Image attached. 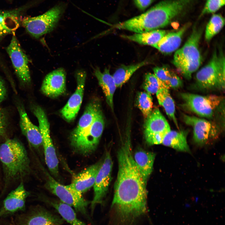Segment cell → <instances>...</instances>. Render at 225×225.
Instances as JSON below:
<instances>
[{"label": "cell", "instance_id": "obj_1", "mask_svg": "<svg viewBox=\"0 0 225 225\" xmlns=\"http://www.w3.org/2000/svg\"><path fill=\"white\" fill-rule=\"evenodd\" d=\"M128 136L117 152L118 170L111 209L118 225H131L147 212L146 182L133 158Z\"/></svg>", "mask_w": 225, "mask_h": 225}, {"label": "cell", "instance_id": "obj_2", "mask_svg": "<svg viewBox=\"0 0 225 225\" xmlns=\"http://www.w3.org/2000/svg\"><path fill=\"white\" fill-rule=\"evenodd\" d=\"M0 161L4 174V191L11 184L22 180L31 172L30 161L26 150L16 139H8L0 145Z\"/></svg>", "mask_w": 225, "mask_h": 225}, {"label": "cell", "instance_id": "obj_3", "mask_svg": "<svg viewBox=\"0 0 225 225\" xmlns=\"http://www.w3.org/2000/svg\"><path fill=\"white\" fill-rule=\"evenodd\" d=\"M202 33V29L194 28L185 43L174 55L173 64L187 79L191 78L202 62L199 44Z\"/></svg>", "mask_w": 225, "mask_h": 225}, {"label": "cell", "instance_id": "obj_4", "mask_svg": "<svg viewBox=\"0 0 225 225\" xmlns=\"http://www.w3.org/2000/svg\"><path fill=\"white\" fill-rule=\"evenodd\" d=\"M225 57L222 51H214L208 62L196 75L197 86L203 90H223L225 88Z\"/></svg>", "mask_w": 225, "mask_h": 225}, {"label": "cell", "instance_id": "obj_5", "mask_svg": "<svg viewBox=\"0 0 225 225\" xmlns=\"http://www.w3.org/2000/svg\"><path fill=\"white\" fill-rule=\"evenodd\" d=\"M65 8L64 4L60 3L42 15L25 17L23 19L22 25L30 34L38 38L54 29Z\"/></svg>", "mask_w": 225, "mask_h": 225}, {"label": "cell", "instance_id": "obj_6", "mask_svg": "<svg viewBox=\"0 0 225 225\" xmlns=\"http://www.w3.org/2000/svg\"><path fill=\"white\" fill-rule=\"evenodd\" d=\"M46 187L61 202L73 208L76 211L85 214L89 202L83 198L82 193L77 191L71 183L62 184L56 181L47 171Z\"/></svg>", "mask_w": 225, "mask_h": 225}, {"label": "cell", "instance_id": "obj_7", "mask_svg": "<svg viewBox=\"0 0 225 225\" xmlns=\"http://www.w3.org/2000/svg\"><path fill=\"white\" fill-rule=\"evenodd\" d=\"M104 127V119L100 110L90 127L79 138L70 143L74 151L85 156L92 154L98 147Z\"/></svg>", "mask_w": 225, "mask_h": 225}, {"label": "cell", "instance_id": "obj_8", "mask_svg": "<svg viewBox=\"0 0 225 225\" xmlns=\"http://www.w3.org/2000/svg\"><path fill=\"white\" fill-rule=\"evenodd\" d=\"M183 106L198 116L210 118L223 100L222 96L215 95L203 96L188 92L180 94Z\"/></svg>", "mask_w": 225, "mask_h": 225}, {"label": "cell", "instance_id": "obj_9", "mask_svg": "<svg viewBox=\"0 0 225 225\" xmlns=\"http://www.w3.org/2000/svg\"><path fill=\"white\" fill-rule=\"evenodd\" d=\"M171 130L166 118L158 108H155L146 118L144 131L145 140L150 145L161 144Z\"/></svg>", "mask_w": 225, "mask_h": 225}, {"label": "cell", "instance_id": "obj_10", "mask_svg": "<svg viewBox=\"0 0 225 225\" xmlns=\"http://www.w3.org/2000/svg\"><path fill=\"white\" fill-rule=\"evenodd\" d=\"M185 123L192 128L193 139L196 143L202 145L217 138L219 129L215 123L203 118L184 114Z\"/></svg>", "mask_w": 225, "mask_h": 225}, {"label": "cell", "instance_id": "obj_11", "mask_svg": "<svg viewBox=\"0 0 225 225\" xmlns=\"http://www.w3.org/2000/svg\"><path fill=\"white\" fill-rule=\"evenodd\" d=\"M112 166L110 153L107 152L102 160L93 186L94 196L91 202L92 211L97 204L102 202L107 193L112 179Z\"/></svg>", "mask_w": 225, "mask_h": 225}, {"label": "cell", "instance_id": "obj_12", "mask_svg": "<svg viewBox=\"0 0 225 225\" xmlns=\"http://www.w3.org/2000/svg\"><path fill=\"white\" fill-rule=\"evenodd\" d=\"M6 50L20 81L24 84H29L31 82V78L28 58L22 51L14 34Z\"/></svg>", "mask_w": 225, "mask_h": 225}, {"label": "cell", "instance_id": "obj_13", "mask_svg": "<svg viewBox=\"0 0 225 225\" xmlns=\"http://www.w3.org/2000/svg\"><path fill=\"white\" fill-rule=\"evenodd\" d=\"M77 86L75 91L61 111L62 117L68 122L74 119L82 103L84 93L86 74L82 70L78 71L76 75Z\"/></svg>", "mask_w": 225, "mask_h": 225}, {"label": "cell", "instance_id": "obj_14", "mask_svg": "<svg viewBox=\"0 0 225 225\" xmlns=\"http://www.w3.org/2000/svg\"><path fill=\"white\" fill-rule=\"evenodd\" d=\"M66 75L62 68L48 74L44 79L41 90L43 94L51 98L58 97L66 91Z\"/></svg>", "mask_w": 225, "mask_h": 225}, {"label": "cell", "instance_id": "obj_15", "mask_svg": "<svg viewBox=\"0 0 225 225\" xmlns=\"http://www.w3.org/2000/svg\"><path fill=\"white\" fill-rule=\"evenodd\" d=\"M32 112L38 122V127L42 138L45 158L48 159H53L56 157L57 154L50 137V124L46 113L39 106L33 107Z\"/></svg>", "mask_w": 225, "mask_h": 225}, {"label": "cell", "instance_id": "obj_16", "mask_svg": "<svg viewBox=\"0 0 225 225\" xmlns=\"http://www.w3.org/2000/svg\"><path fill=\"white\" fill-rule=\"evenodd\" d=\"M29 192L24 187L22 181L11 191L3 202L0 210V216H3L22 210L25 208V201Z\"/></svg>", "mask_w": 225, "mask_h": 225}, {"label": "cell", "instance_id": "obj_17", "mask_svg": "<svg viewBox=\"0 0 225 225\" xmlns=\"http://www.w3.org/2000/svg\"><path fill=\"white\" fill-rule=\"evenodd\" d=\"M19 113V125L22 134L25 136L30 145L35 148L42 145V140L38 127L31 121L24 107L21 104L17 105Z\"/></svg>", "mask_w": 225, "mask_h": 225}, {"label": "cell", "instance_id": "obj_18", "mask_svg": "<svg viewBox=\"0 0 225 225\" xmlns=\"http://www.w3.org/2000/svg\"><path fill=\"white\" fill-rule=\"evenodd\" d=\"M102 161L89 166L74 176L71 183L77 191L82 194L93 186Z\"/></svg>", "mask_w": 225, "mask_h": 225}, {"label": "cell", "instance_id": "obj_19", "mask_svg": "<svg viewBox=\"0 0 225 225\" xmlns=\"http://www.w3.org/2000/svg\"><path fill=\"white\" fill-rule=\"evenodd\" d=\"M61 217L39 208L23 217L19 225H61L63 220Z\"/></svg>", "mask_w": 225, "mask_h": 225}, {"label": "cell", "instance_id": "obj_20", "mask_svg": "<svg viewBox=\"0 0 225 225\" xmlns=\"http://www.w3.org/2000/svg\"><path fill=\"white\" fill-rule=\"evenodd\" d=\"M187 23L178 30L167 33L152 47L165 54H169L176 51L181 43L183 35L189 27Z\"/></svg>", "mask_w": 225, "mask_h": 225}, {"label": "cell", "instance_id": "obj_21", "mask_svg": "<svg viewBox=\"0 0 225 225\" xmlns=\"http://www.w3.org/2000/svg\"><path fill=\"white\" fill-rule=\"evenodd\" d=\"M100 110L98 102H92L88 104L80 118L78 125L71 134L70 143L79 138L90 127Z\"/></svg>", "mask_w": 225, "mask_h": 225}, {"label": "cell", "instance_id": "obj_22", "mask_svg": "<svg viewBox=\"0 0 225 225\" xmlns=\"http://www.w3.org/2000/svg\"><path fill=\"white\" fill-rule=\"evenodd\" d=\"M94 73L105 95L107 104L113 110V96L117 87L112 76L110 73L109 69L106 68L103 72H102L97 68Z\"/></svg>", "mask_w": 225, "mask_h": 225}, {"label": "cell", "instance_id": "obj_23", "mask_svg": "<svg viewBox=\"0 0 225 225\" xmlns=\"http://www.w3.org/2000/svg\"><path fill=\"white\" fill-rule=\"evenodd\" d=\"M155 156L153 152L144 150H138L133 155L134 160L146 182L152 171Z\"/></svg>", "mask_w": 225, "mask_h": 225}, {"label": "cell", "instance_id": "obj_24", "mask_svg": "<svg viewBox=\"0 0 225 225\" xmlns=\"http://www.w3.org/2000/svg\"><path fill=\"white\" fill-rule=\"evenodd\" d=\"M188 133L185 130H171L165 136L162 144L178 151L190 152L187 140Z\"/></svg>", "mask_w": 225, "mask_h": 225}, {"label": "cell", "instance_id": "obj_25", "mask_svg": "<svg viewBox=\"0 0 225 225\" xmlns=\"http://www.w3.org/2000/svg\"><path fill=\"white\" fill-rule=\"evenodd\" d=\"M167 33L164 30L157 29L148 32L121 37L124 39L137 42L139 44L153 47L157 44Z\"/></svg>", "mask_w": 225, "mask_h": 225}, {"label": "cell", "instance_id": "obj_26", "mask_svg": "<svg viewBox=\"0 0 225 225\" xmlns=\"http://www.w3.org/2000/svg\"><path fill=\"white\" fill-rule=\"evenodd\" d=\"M18 14L15 12L0 11V38L14 34L19 26Z\"/></svg>", "mask_w": 225, "mask_h": 225}, {"label": "cell", "instance_id": "obj_27", "mask_svg": "<svg viewBox=\"0 0 225 225\" xmlns=\"http://www.w3.org/2000/svg\"><path fill=\"white\" fill-rule=\"evenodd\" d=\"M148 63V60H145L134 64L122 65L118 68L112 76L117 87H121L136 71Z\"/></svg>", "mask_w": 225, "mask_h": 225}, {"label": "cell", "instance_id": "obj_28", "mask_svg": "<svg viewBox=\"0 0 225 225\" xmlns=\"http://www.w3.org/2000/svg\"><path fill=\"white\" fill-rule=\"evenodd\" d=\"M156 95L159 104L163 107L167 115L178 129V122L175 116V104L170 94L169 89H162L158 91Z\"/></svg>", "mask_w": 225, "mask_h": 225}, {"label": "cell", "instance_id": "obj_29", "mask_svg": "<svg viewBox=\"0 0 225 225\" xmlns=\"http://www.w3.org/2000/svg\"><path fill=\"white\" fill-rule=\"evenodd\" d=\"M63 219L71 225H86L77 217L73 208L62 202H51Z\"/></svg>", "mask_w": 225, "mask_h": 225}, {"label": "cell", "instance_id": "obj_30", "mask_svg": "<svg viewBox=\"0 0 225 225\" xmlns=\"http://www.w3.org/2000/svg\"><path fill=\"white\" fill-rule=\"evenodd\" d=\"M224 18L221 15H213L206 27L205 38L207 42H209L221 31L224 26Z\"/></svg>", "mask_w": 225, "mask_h": 225}, {"label": "cell", "instance_id": "obj_31", "mask_svg": "<svg viewBox=\"0 0 225 225\" xmlns=\"http://www.w3.org/2000/svg\"><path fill=\"white\" fill-rule=\"evenodd\" d=\"M143 88L148 93L156 94L160 90L169 88L154 73H147L145 77Z\"/></svg>", "mask_w": 225, "mask_h": 225}, {"label": "cell", "instance_id": "obj_32", "mask_svg": "<svg viewBox=\"0 0 225 225\" xmlns=\"http://www.w3.org/2000/svg\"><path fill=\"white\" fill-rule=\"evenodd\" d=\"M136 103L146 119L152 111L153 102L151 94L146 92H139L137 96Z\"/></svg>", "mask_w": 225, "mask_h": 225}, {"label": "cell", "instance_id": "obj_33", "mask_svg": "<svg viewBox=\"0 0 225 225\" xmlns=\"http://www.w3.org/2000/svg\"><path fill=\"white\" fill-rule=\"evenodd\" d=\"M225 0H207L201 15L216 12L225 4Z\"/></svg>", "mask_w": 225, "mask_h": 225}, {"label": "cell", "instance_id": "obj_34", "mask_svg": "<svg viewBox=\"0 0 225 225\" xmlns=\"http://www.w3.org/2000/svg\"><path fill=\"white\" fill-rule=\"evenodd\" d=\"M153 71V73L168 87V82L173 72L165 67H155Z\"/></svg>", "mask_w": 225, "mask_h": 225}, {"label": "cell", "instance_id": "obj_35", "mask_svg": "<svg viewBox=\"0 0 225 225\" xmlns=\"http://www.w3.org/2000/svg\"><path fill=\"white\" fill-rule=\"evenodd\" d=\"M182 82L181 78L173 72L168 82V86L169 88L176 89L182 87Z\"/></svg>", "mask_w": 225, "mask_h": 225}, {"label": "cell", "instance_id": "obj_36", "mask_svg": "<svg viewBox=\"0 0 225 225\" xmlns=\"http://www.w3.org/2000/svg\"><path fill=\"white\" fill-rule=\"evenodd\" d=\"M7 127V118L4 111L0 108V137L5 135Z\"/></svg>", "mask_w": 225, "mask_h": 225}, {"label": "cell", "instance_id": "obj_37", "mask_svg": "<svg viewBox=\"0 0 225 225\" xmlns=\"http://www.w3.org/2000/svg\"><path fill=\"white\" fill-rule=\"evenodd\" d=\"M155 0H134L135 5L141 11H144Z\"/></svg>", "mask_w": 225, "mask_h": 225}, {"label": "cell", "instance_id": "obj_38", "mask_svg": "<svg viewBox=\"0 0 225 225\" xmlns=\"http://www.w3.org/2000/svg\"><path fill=\"white\" fill-rule=\"evenodd\" d=\"M7 95V89L4 82L0 78V103L5 99Z\"/></svg>", "mask_w": 225, "mask_h": 225}]
</instances>
